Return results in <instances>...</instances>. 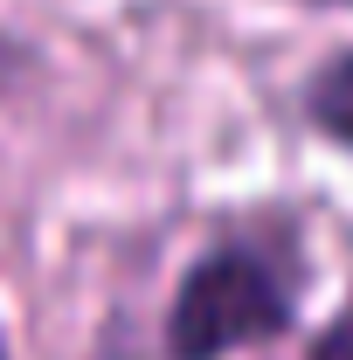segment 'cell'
Masks as SVG:
<instances>
[{"mask_svg":"<svg viewBox=\"0 0 353 360\" xmlns=\"http://www.w3.org/2000/svg\"><path fill=\"white\" fill-rule=\"evenodd\" d=\"M291 326H298L291 257L257 236H222L180 270L160 319V347L167 360H243L291 340Z\"/></svg>","mask_w":353,"mask_h":360,"instance_id":"cell-1","label":"cell"},{"mask_svg":"<svg viewBox=\"0 0 353 360\" xmlns=\"http://www.w3.org/2000/svg\"><path fill=\"white\" fill-rule=\"evenodd\" d=\"M305 125L326 146L353 153V49H333L305 77Z\"/></svg>","mask_w":353,"mask_h":360,"instance_id":"cell-2","label":"cell"},{"mask_svg":"<svg viewBox=\"0 0 353 360\" xmlns=\"http://www.w3.org/2000/svg\"><path fill=\"white\" fill-rule=\"evenodd\" d=\"M305 360H353V298L305 340Z\"/></svg>","mask_w":353,"mask_h":360,"instance_id":"cell-3","label":"cell"},{"mask_svg":"<svg viewBox=\"0 0 353 360\" xmlns=\"http://www.w3.org/2000/svg\"><path fill=\"white\" fill-rule=\"evenodd\" d=\"M298 7H353V0H298Z\"/></svg>","mask_w":353,"mask_h":360,"instance_id":"cell-4","label":"cell"},{"mask_svg":"<svg viewBox=\"0 0 353 360\" xmlns=\"http://www.w3.org/2000/svg\"><path fill=\"white\" fill-rule=\"evenodd\" d=\"M0 360H14V347H7V333H0Z\"/></svg>","mask_w":353,"mask_h":360,"instance_id":"cell-5","label":"cell"}]
</instances>
